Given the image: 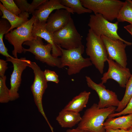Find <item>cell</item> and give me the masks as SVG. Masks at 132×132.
I'll list each match as a JSON object with an SVG mask.
<instances>
[{"label": "cell", "instance_id": "1", "mask_svg": "<svg viewBox=\"0 0 132 132\" xmlns=\"http://www.w3.org/2000/svg\"><path fill=\"white\" fill-rule=\"evenodd\" d=\"M116 107L100 108L94 104L85 111L78 127L83 131L91 132H104L103 124L109 116L114 113Z\"/></svg>", "mask_w": 132, "mask_h": 132}, {"label": "cell", "instance_id": "2", "mask_svg": "<svg viewBox=\"0 0 132 132\" xmlns=\"http://www.w3.org/2000/svg\"><path fill=\"white\" fill-rule=\"evenodd\" d=\"M86 53L91 63L101 74L104 71L105 63L108 55L105 45L100 37L90 29L86 38Z\"/></svg>", "mask_w": 132, "mask_h": 132}, {"label": "cell", "instance_id": "3", "mask_svg": "<svg viewBox=\"0 0 132 132\" xmlns=\"http://www.w3.org/2000/svg\"><path fill=\"white\" fill-rule=\"evenodd\" d=\"M58 46L62 53L61 57L62 68L68 66L67 72L68 75L79 73L83 69L92 65L89 58H84L82 56L84 51V47L82 44L78 47L69 50Z\"/></svg>", "mask_w": 132, "mask_h": 132}, {"label": "cell", "instance_id": "4", "mask_svg": "<svg viewBox=\"0 0 132 132\" xmlns=\"http://www.w3.org/2000/svg\"><path fill=\"white\" fill-rule=\"evenodd\" d=\"M23 45L29 46L28 49L23 48V52H30L35 55L36 59L52 67H56L62 68L61 58L56 57L53 56L51 53L52 46L48 43L44 44L42 38L36 37L35 39L24 42Z\"/></svg>", "mask_w": 132, "mask_h": 132}, {"label": "cell", "instance_id": "5", "mask_svg": "<svg viewBox=\"0 0 132 132\" xmlns=\"http://www.w3.org/2000/svg\"><path fill=\"white\" fill-rule=\"evenodd\" d=\"M35 17L33 16L31 18L20 26L6 34L5 38L14 47L12 55L18 58L17 54L23 52L22 45L25 42L32 40L35 38L32 35V31Z\"/></svg>", "mask_w": 132, "mask_h": 132}, {"label": "cell", "instance_id": "6", "mask_svg": "<svg viewBox=\"0 0 132 132\" xmlns=\"http://www.w3.org/2000/svg\"><path fill=\"white\" fill-rule=\"evenodd\" d=\"M118 21L113 23L105 19L100 14L91 15L88 25L93 32L97 36L100 37L104 35L112 39L120 40L128 45H132V43L123 39L118 33Z\"/></svg>", "mask_w": 132, "mask_h": 132}, {"label": "cell", "instance_id": "7", "mask_svg": "<svg viewBox=\"0 0 132 132\" xmlns=\"http://www.w3.org/2000/svg\"><path fill=\"white\" fill-rule=\"evenodd\" d=\"M83 6L94 14H101L110 22L117 17L124 2L118 0H80Z\"/></svg>", "mask_w": 132, "mask_h": 132}, {"label": "cell", "instance_id": "8", "mask_svg": "<svg viewBox=\"0 0 132 132\" xmlns=\"http://www.w3.org/2000/svg\"><path fill=\"white\" fill-rule=\"evenodd\" d=\"M28 66L33 70L34 74V80L31 88L35 104L39 111L45 119L51 130H52L53 128L45 114L42 104L43 95L48 86L47 82L45 78L43 71L34 62L30 61Z\"/></svg>", "mask_w": 132, "mask_h": 132}, {"label": "cell", "instance_id": "9", "mask_svg": "<svg viewBox=\"0 0 132 132\" xmlns=\"http://www.w3.org/2000/svg\"><path fill=\"white\" fill-rule=\"evenodd\" d=\"M53 35L55 43L65 49L77 48L82 44V36L72 18L64 27L54 32Z\"/></svg>", "mask_w": 132, "mask_h": 132}, {"label": "cell", "instance_id": "10", "mask_svg": "<svg viewBox=\"0 0 132 132\" xmlns=\"http://www.w3.org/2000/svg\"><path fill=\"white\" fill-rule=\"evenodd\" d=\"M6 61L11 62L13 66V70L11 75L9 89L10 100H14L19 97L18 92L22 80L21 76L23 71L28 66L30 60L25 57L19 59L12 57H6Z\"/></svg>", "mask_w": 132, "mask_h": 132}, {"label": "cell", "instance_id": "11", "mask_svg": "<svg viewBox=\"0 0 132 132\" xmlns=\"http://www.w3.org/2000/svg\"><path fill=\"white\" fill-rule=\"evenodd\" d=\"M85 78L88 87L95 90L99 96V101L97 104L99 108L118 106L120 101L115 92L106 89L101 82L98 84L96 83L89 76H86Z\"/></svg>", "mask_w": 132, "mask_h": 132}, {"label": "cell", "instance_id": "12", "mask_svg": "<svg viewBox=\"0 0 132 132\" xmlns=\"http://www.w3.org/2000/svg\"><path fill=\"white\" fill-rule=\"evenodd\" d=\"M100 37L106 48L108 58L126 67L127 59L125 48L127 45L120 40L112 39L104 35Z\"/></svg>", "mask_w": 132, "mask_h": 132}, {"label": "cell", "instance_id": "13", "mask_svg": "<svg viewBox=\"0 0 132 132\" xmlns=\"http://www.w3.org/2000/svg\"><path fill=\"white\" fill-rule=\"evenodd\" d=\"M107 61L108 64V69L107 72L103 73L101 78V83H105L109 79H112L117 82L120 87L125 88L132 75L129 68L123 67L109 58Z\"/></svg>", "mask_w": 132, "mask_h": 132}, {"label": "cell", "instance_id": "14", "mask_svg": "<svg viewBox=\"0 0 132 132\" xmlns=\"http://www.w3.org/2000/svg\"><path fill=\"white\" fill-rule=\"evenodd\" d=\"M71 13L64 9L56 10L54 13L50 14L48 18L46 24V29L53 34L62 29L71 19Z\"/></svg>", "mask_w": 132, "mask_h": 132}, {"label": "cell", "instance_id": "15", "mask_svg": "<svg viewBox=\"0 0 132 132\" xmlns=\"http://www.w3.org/2000/svg\"><path fill=\"white\" fill-rule=\"evenodd\" d=\"M46 22H42L35 19L33 24L32 31L34 37H39L44 39L52 46V55L54 57H57L62 55L61 52L58 45L54 41L53 34L48 31L46 28Z\"/></svg>", "mask_w": 132, "mask_h": 132}, {"label": "cell", "instance_id": "16", "mask_svg": "<svg viewBox=\"0 0 132 132\" xmlns=\"http://www.w3.org/2000/svg\"><path fill=\"white\" fill-rule=\"evenodd\" d=\"M61 9H66L71 13L74 14L71 8L62 5L60 0H46L38 7L32 15L35 17V19L46 22L49 15L53 11Z\"/></svg>", "mask_w": 132, "mask_h": 132}, {"label": "cell", "instance_id": "17", "mask_svg": "<svg viewBox=\"0 0 132 132\" xmlns=\"http://www.w3.org/2000/svg\"><path fill=\"white\" fill-rule=\"evenodd\" d=\"M79 113L63 109L56 117V120L63 128H71L79 123L81 119Z\"/></svg>", "mask_w": 132, "mask_h": 132}, {"label": "cell", "instance_id": "18", "mask_svg": "<svg viewBox=\"0 0 132 132\" xmlns=\"http://www.w3.org/2000/svg\"><path fill=\"white\" fill-rule=\"evenodd\" d=\"M0 9L3 14L1 18L7 20L11 25L7 33L14 28L20 26L29 20L28 19L29 17V13L27 12L21 13L19 16H17L7 10L3 6L1 2Z\"/></svg>", "mask_w": 132, "mask_h": 132}, {"label": "cell", "instance_id": "19", "mask_svg": "<svg viewBox=\"0 0 132 132\" xmlns=\"http://www.w3.org/2000/svg\"><path fill=\"white\" fill-rule=\"evenodd\" d=\"M105 129H123L127 130L132 126V114L118 117L108 118L103 124Z\"/></svg>", "mask_w": 132, "mask_h": 132}, {"label": "cell", "instance_id": "20", "mask_svg": "<svg viewBox=\"0 0 132 132\" xmlns=\"http://www.w3.org/2000/svg\"><path fill=\"white\" fill-rule=\"evenodd\" d=\"M90 93L85 90L81 92L74 97L64 109L79 113L86 107Z\"/></svg>", "mask_w": 132, "mask_h": 132}, {"label": "cell", "instance_id": "21", "mask_svg": "<svg viewBox=\"0 0 132 132\" xmlns=\"http://www.w3.org/2000/svg\"><path fill=\"white\" fill-rule=\"evenodd\" d=\"M11 26L10 23L6 19L1 18L0 20V53L6 57H12L8 52V49L4 43V35L6 34Z\"/></svg>", "mask_w": 132, "mask_h": 132}, {"label": "cell", "instance_id": "22", "mask_svg": "<svg viewBox=\"0 0 132 132\" xmlns=\"http://www.w3.org/2000/svg\"><path fill=\"white\" fill-rule=\"evenodd\" d=\"M117 19L118 22H127L132 24V4L128 0L124 2Z\"/></svg>", "mask_w": 132, "mask_h": 132}, {"label": "cell", "instance_id": "23", "mask_svg": "<svg viewBox=\"0 0 132 132\" xmlns=\"http://www.w3.org/2000/svg\"><path fill=\"white\" fill-rule=\"evenodd\" d=\"M63 5L71 8L74 12L78 14L86 13H91L92 11L84 7L80 0H60Z\"/></svg>", "mask_w": 132, "mask_h": 132}, {"label": "cell", "instance_id": "24", "mask_svg": "<svg viewBox=\"0 0 132 132\" xmlns=\"http://www.w3.org/2000/svg\"><path fill=\"white\" fill-rule=\"evenodd\" d=\"M124 95L121 100L120 101L115 111L119 112L122 110L126 106L132 96V74L126 86Z\"/></svg>", "mask_w": 132, "mask_h": 132}, {"label": "cell", "instance_id": "25", "mask_svg": "<svg viewBox=\"0 0 132 132\" xmlns=\"http://www.w3.org/2000/svg\"><path fill=\"white\" fill-rule=\"evenodd\" d=\"M6 77L5 76L0 77V102L1 103H8L10 100V91L6 84Z\"/></svg>", "mask_w": 132, "mask_h": 132}, {"label": "cell", "instance_id": "26", "mask_svg": "<svg viewBox=\"0 0 132 132\" xmlns=\"http://www.w3.org/2000/svg\"><path fill=\"white\" fill-rule=\"evenodd\" d=\"M4 7L10 12L19 16L21 12L13 0H0Z\"/></svg>", "mask_w": 132, "mask_h": 132}, {"label": "cell", "instance_id": "27", "mask_svg": "<svg viewBox=\"0 0 132 132\" xmlns=\"http://www.w3.org/2000/svg\"><path fill=\"white\" fill-rule=\"evenodd\" d=\"M43 73L47 82H52L56 84L59 82L58 76L55 71L45 69L43 71Z\"/></svg>", "mask_w": 132, "mask_h": 132}, {"label": "cell", "instance_id": "28", "mask_svg": "<svg viewBox=\"0 0 132 132\" xmlns=\"http://www.w3.org/2000/svg\"><path fill=\"white\" fill-rule=\"evenodd\" d=\"M132 114V96L126 107L122 111L117 113L110 114L108 118H113L122 115Z\"/></svg>", "mask_w": 132, "mask_h": 132}, {"label": "cell", "instance_id": "29", "mask_svg": "<svg viewBox=\"0 0 132 132\" xmlns=\"http://www.w3.org/2000/svg\"><path fill=\"white\" fill-rule=\"evenodd\" d=\"M46 0H33L32 3L30 4L27 12L32 14L38 7Z\"/></svg>", "mask_w": 132, "mask_h": 132}, {"label": "cell", "instance_id": "30", "mask_svg": "<svg viewBox=\"0 0 132 132\" xmlns=\"http://www.w3.org/2000/svg\"><path fill=\"white\" fill-rule=\"evenodd\" d=\"M14 1L21 13L27 12L30 4L26 0H14Z\"/></svg>", "mask_w": 132, "mask_h": 132}, {"label": "cell", "instance_id": "31", "mask_svg": "<svg viewBox=\"0 0 132 132\" xmlns=\"http://www.w3.org/2000/svg\"><path fill=\"white\" fill-rule=\"evenodd\" d=\"M6 61L3 59H0V76L3 77L7 69L8 63Z\"/></svg>", "mask_w": 132, "mask_h": 132}, {"label": "cell", "instance_id": "32", "mask_svg": "<svg viewBox=\"0 0 132 132\" xmlns=\"http://www.w3.org/2000/svg\"><path fill=\"white\" fill-rule=\"evenodd\" d=\"M105 132H126L127 130L123 129H114L109 128L105 129Z\"/></svg>", "mask_w": 132, "mask_h": 132}, {"label": "cell", "instance_id": "33", "mask_svg": "<svg viewBox=\"0 0 132 132\" xmlns=\"http://www.w3.org/2000/svg\"><path fill=\"white\" fill-rule=\"evenodd\" d=\"M124 28L132 36V24H130L124 27Z\"/></svg>", "mask_w": 132, "mask_h": 132}, {"label": "cell", "instance_id": "34", "mask_svg": "<svg viewBox=\"0 0 132 132\" xmlns=\"http://www.w3.org/2000/svg\"><path fill=\"white\" fill-rule=\"evenodd\" d=\"M66 132H84V131L77 127L75 129L68 130Z\"/></svg>", "mask_w": 132, "mask_h": 132}, {"label": "cell", "instance_id": "35", "mask_svg": "<svg viewBox=\"0 0 132 132\" xmlns=\"http://www.w3.org/2000/svg\"><path fill=\"white\" fill-rule=\"evenodd\" d=\"M126 132H132V127L130 128L128 130H127Z\"/></svg>", "mask_w": 132, "mask_h": 132}, {"label": "cell", "instance_id": "36", "mask_svg": "<svg viewBox=\"0 0 132 132\" xmlns=\"http://www.w3.org/2000/svg\"><path fill=\"white\" fill-rule=\"evenodd\" d=\"M128 0L132 4V0Z\"/></svg>", "mask_w": 132, "mask_h": 132}, {"label": "cell", "instance_id": "37", "mask_svg": "<svg viewBox=\"0 0 132 132\" xmlns=\"http://www.w3.org/2000/svg\"><path fill=\"white\" fill-rule=\"evenodd\" d=\"M84 132H91L90 131H84Z\"/></svg>", "mask_w": 132, "mask_h": 132}, {"label": "cell", "instance_id": "38", "mask_svg": "<svg viewBox=\"0 0 132 132\" xmlns=\"http://www.w3.org/2000/svg\"></svg>", "mask_w": 132, "mask_h": 132}, {"label": "cell", "instance_id": "39", "mask_svg": "<svg viewBox=\"0 0 132 132\" xmlns=\"http://www.w3.org/2000/svg\"></svg>", "mask_w": 132, "mask_h": 132}]
</instances>
